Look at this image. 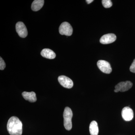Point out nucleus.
<instances>
[{"label":"nucleus","mask_w":135,"mask_h":135,"mask_svg":"<svg viewBox=\"0 0 135 135\" xmlns=\"http://www.w3.org/2000/svg\"><path fill=\"white\" fill-rule=\"evenodd\" d=\"M23 124L17 117L12 116L8 121L7 129L11 135H22Z\"/></svg>","instance_id":"obj_1"},{"label":"nucleus","mask_w":135,"mask_h":135,"mask_svg":"<svg viewBox=\"0 0 135 135\" xmlns=\"http://www.w3.org/2000/svg\"><path fill=\"white\" fill-rule=\"evenodd\" d=\"M73 116V112L71 109L69 107H65L64 111L63 117L64 126L67 130H71L72 127L71 120Z\"/></svg>","instance_id":"obj_2"},{"label":"nucleus","mask_w":135,"mask_h":135,"mask_svg":"<svg viewBox=\"0 0 135 135\" xmlns=\"http://www.w3.org/2000/svg\"><path fill=\"white\" fill-rule=\"evenodd\" d=\"M59 32L62 35L71 36L73 32L72 27L68 22H63L59 27Z\"/></svg>","instance_id":"obj_3"},{"label":"nucleus","mask_w":135,"mask_h":135,"mask_svg":"<svg viewBox=\"0 0 135 135\" xmlns=\"http://www.w3.org/2000/svg\"><path fill=\"white\" fill-rule=\"evenodd\" d=\"M133 83L129 81L119 83L115 86L114 92H126L132 88Z\"/></svg>","instance_id":"obj_4"},{"label":"nucleus","mask_w":135,"mask_h":135,"mask_svg":"<svg viewBox=\"0 0 135 135\" xmlns=\"http://www.w3.org/2000/svg\"><path fill=\"white\" fill-rule=\"evenodd\" d=\"M98 67L101 71L105 74L110 73L112 71V68L110 63L104 60H99L97 63Z\"/></svg>","instance_id":"obj_5"},{"label":"nucleus","mask_w":135,"mask_h":135,"mask_svg":"<svg viewBox=\"0 0 135 135\" xmlns=\"http://www.w3.org/2000/svg\"><path fill=\"white\" fill-rule=\"evenodd\" d=\"M16 30L18 35L21 38H25L27 35V31L26 26L22 22H18L16 26Z\"/></svg>","instance_id":"obj_6"},{"label":"nucleus","mask_w":135,"mask_h":135,"mask_svg":"<svg viewBox=\"0 0 135 135\" xmlns=\"http://www.w3.org/2000/svg\"><path fill=\"white\" fill-rule=\"evenodd\" d=\"M58 81L62 86L68 89H70L73 86V82L69 77L61 75L58 78Z\"/></svg>","instance_id":"obj_7"},{"label":"nucleus","mask_w":135,"mask_h":135,"mask_svg":"<svg viewBox=\"0 0 135 135\" xmlns=\"http://www.w3.org/2000/svg\"><path fill=\"white\" fill-rule=\"evenodd\" d=\"M122 116L123 119L127 121L132 120L134 117L133 110L129 107H124L122 111Z\"/></svg>","instance_id":"obj_8"},{"label":"nucleus","mask_w":135,"mask_h":135,"mask_svg":"<svg viewBox=\"0 0 135 135\" xmlns=\"http://www.w3.org/2000/svg\"><path fill=\"white\" fill-rule=\"evenodd\" d=\"M116 36L113 33H109L104 35L101 37L100 42L103 44H109L113 43L116 41Z\"/></svg>","instance_id":"obj_9"},{"label":"nucleus","mask_w":135,"mask_h":135,"mask_svg":"<svg viewBox=\"0 0 135 135\" xmlns=\"http://www.w3.org/2000/svg\"><path fill=\"white\" fill-rule=\"evenodd\" d=\"M22 95L25 99L31 103L36 102L37 100L36 94L34 92H24Z\"/></svg>","instance_id":"obj_10"},{"label":"nucleus","mask_w":135,"mask_h":135,"mask_svg":"<svg viewBox=\"0 0 135 135\" xmlns=\"http://www.w3.org/2000/svg\"><path fill=\"white\" fill-rule=\"evenodd\" d=\"M41 54L43 57L48 59H53L55 58L56 56L55 52L48 49H44L42 50Z\"/></svg>","instance_id":"obj_11"},{"label":"nucleus","mask_w":135,"mask_h":135,"mask_svg":"<svg viewBox=\"0 0 135 135\" xmlns=\"http://www.w3.org/2000/svg\"><path fill=\"white\" fill-rule=\"evenodd\" d=\"M89 131L91 135H98L99 129L98 123L95 121H92L90 124Z\"/></svg>","instance_id":"obj_12"},{"label":"nucleus","mask_w":135,"mask_h":135,"mask_svg":"<svg viewBox=\"0 0 135 135\" xmlns=\"http://www.w3.org/2000/svg\"><path fill=\"white\" fill-rule=\"evenodd\" d=\"M43 0H35L32 3L31 8L33 11H37L42 7L44 4Z\"/></svg>","instance_id":"obj_13"},{"label":"nucleus","mask_w":135,"mask_h":135,"mask_svg":"<svg viewBox=\"0 0 135 135\" xmlns=\"http://www.w3.org/2000/svg\"><path fill=\"white\" fill-rule=\"evenodd\" d=\"M102 3L104 7L105 8H110L113 5L112 2L110 0H103Z\"/></svg>","instance_id":"obj_14"},{"label":"nucleus","mask_w":135,"mask_h":135,"mask_svg":"<svg viewBox=\"0 0 135 135\" xmlns=\"http://www.w3.org/2000/svg\"><path fill=\"white\" fill-rule=\"evenodd\" d=\"M0 70H3L5 69L6 65L5 61L3 60V59L1 57H0Z\"/></svg>","instance_id":"obj_15"},{"label":"nucleus","mask_w":135,"mask_h":135,"mask_svg":"<svg viewBox=\"0 0 135 135\" xmlns=\"http://www.w3.org/2000/svg\"><path fill=\"white\" fill-rule=\"evenodd\" d=\"M130 71L131 72L135 73V59H134L133 63L131 65L130 68Z\"/></svg>","instance_id":"obj_16"},{"label":"nucleus","mask_w":135,"mask_h":135,"mask_svg":"<svg viewBox=\"0 0 135 135\" xmlns=\"http://www.w3.org/2000/svg\"><path fill=\"white\" fill-rule=\"evenodd\" d=\"M93 1H94L93 0H86V2L88 4H90V3L93 2Z\"/></svg>","instance_id":"obj_17"}]
</instances>
